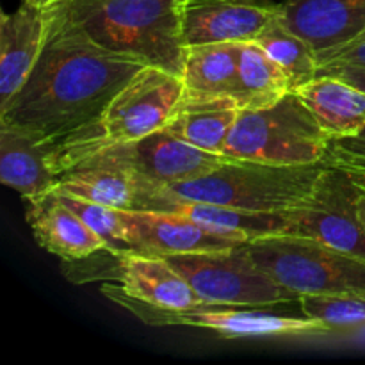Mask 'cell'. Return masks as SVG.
<instances>
[{
    "label": "cell",
    "mask_w": 365,
    "mask_h": 365,
    "mask_svg": "<svg viewBox=\"0 0 365 365\" xmlns=\"http://www.w3.org/2000/svg\"><path fill=\"white\" fill-rule=\"evenodd\" d=\"M45 9L41 56L24 88L0 110V123L34 134L56 159L95 138L110 100L146 64L96 43L59 2Z\"/></svg>",
    "instance_id": "6da1fadb"
},
{
    "label": "cell",
    "mask_w": 365,
    "mask_h": 365,
    "mask_svg": "<svg viewBox=\"0 0 365 365\" xmlns=\"http://www.w3.org/2000/svg\"><path fill=\"white\" fill-rule=\"evenodd\" d=\"M102 46L182 77L185 0H56Z\"/></svg>",
    "instance_id": "7a4b0ae2"
},
{
    "label": "cell",
    "mask_w": 365,
    "mask_h": 365,
    "mask_svg": "<svg viewBox=\"0 0 365 365\" xmlns=\"http://www.w3.org/2000/svg\"><path fill=\"white\" fill-rule=\"evenodd\" d=\"M324 163L282 166L228 159L203 177L166 185L173 195L252 212H285L312 196Z\"/></svg>",
    "instance_id": "3957f363"
},
{
    "label": "cell",
    "mask_w": 365,
    "mask_h": 365,
    "mask_svg": "<svg viewBox=\"0 0 365 365\" xmlns=\"http://www.w3.org/2000/svg\"><path fill=\"white\" fill-rule=\"evenodd\" d=\"M255 262L274 282L302 296H365V259L294 234L248 242Z\"/></svg>",
    "instance_id": "277c9868"
},
{
    "label": "cell",
    "mask_w": 365,
    "mask_h": 365,
    "mask_svg": "<svg viewBox=\"0 0 365 365\" xmlns=\"http://www.w3.org/2000/svg\"><path fill=\"white\" fill-rule=\"evenodd\" d=\"M330 135L321 128L294 91L264 109L239 110L225 143L227 159L282 166L324 163Z\"/></svg>",
    "instance_id": "5b68a950"
},
{
    "label": "cell",
    "mask_w": 365,
    "mask_h": 365,
    "mask_svg": "<svg viewBox=\"0 0 365 365\" xmlns=\"http://www.w3.org/2000/svg\"><path fill=\"white\" fill-rule=\"evenodd\" d=\"M185 86L182 77L146 64L121 91L110 100L98 121L96 135L86 145L53 159L57 173H63L73 163L103 146L135 141L153 134L170 123L178 103L184 98Z\"/></svg>",
    "instance_id": "8992f818"
},
{
    "label": "cell",
    "mask_w": 365,
    "mask_h": 365,
    "mask_svg": "<svg viewBox=\"0 0 365 365\" xmlns=\"http://www.w3.org/2000/svg\"><path fill=\"white\" fill-rule=\"evenodd\" d=\"M70 282L116 280L102 285L106 296H123L157 309L185 310L203 303L189 282L168 262L166 257L141 252L114 253L109 250L64 264Z\"/></svg>",
    "instance_id": "52a82bcc"
},
{
    "label": "cell",
    "mask_w": 365,
    "mask_h": 365,
    "mask_svg": "<svg viewBox=\"0 0 365 365\" xmlns=\"http://www.w3.org/2000/svg\"><path fill=\"white\" fill-rule=\"evenodd\" d=\"M203 303L230 307H274L299 302L274 282L252 257L248 242L210 252L166 257Z\"/></svg>",
    "instance_id": "ba28073f"
},
{
    "label": "cell",
    "mask_w": 365,
    "mask_h": 365,
    "mask_svg": "<svg viewBox=\"0 0 365 365\" xmlns=\"http://www.w3.org/2000/svg\"><path fill=\"white\" fill-rule=\"evenodd\" d=\"M120 307L152 327H192L212 330L228 339L252 337H317L334 328L312 317H292L267 312L269 307H230L200 303L185 310L157 309L132 302L123 296H107Z\"/></svg>",
    "instance_id": "9c48e42d"
},
{
    "label": "cell",
    "mask_w": 365,
    "mask_h": 365,
    "mask_svg": "<svg viewBox=\"0 0 365 365\" xmlns=\"http://www.w3.org/2000/svg\"><path fill=\"white\" fill-rule=\"evenodd\" d=\"M356 200L359 189L351 175L327 164L312 196L284 212L289 234L305 235L365 259V227Z\"/></svg>",
    "instance_id": "30bf717a"
},
{
    "label": "cell",
    "mask_w": 365,
    "mask_h": 365,
    "mask_svg": "<svg viewBox=\"0 0 365 365\" xmlns=\"http://www.w3.org/2000/svg\"><path fill=\"white\" fill-rule=\"evenodd\" d=\"M82 159H98L125 166L163 185L195 180L228 160L221 153H210L189 145L166 128H160L135 141L103 146Z\"/></svg>",
    "instance_id": "8fae6325"
},
{
    "label": "cell",
    "mask_w": 365,
    "mask_h": 365,
    "mask_svg": "<svg viewBox=\"0 0 365 365\" xmlns=\"http://www.w3.org/2000/svg\"><path fill=\"white\" fill-rule=\"evenodd\" d=\"M280 4L248 0H185L182 9V38L187 46L210 43L255 41Z\"/></svg>",
    "instance_id": "7c38bea8"
},
{
    "label": "cell",
    "mask_w": 365,
    "mask_h": 365,
    "mask_svg": "<svg viewBox=\"0 0 365 365\" xmlns=\"http://www.w3.org/2000/svg\"><path fill=\"white\" fill-rule=\"evenodd\" d=\"M134 252L170 257L242 245V239L189 216L152 210H123Z\"/></svg>",
    "instance_id": "4fadbf2b"
},
{
    "label": "cell",
    "mask_w": 365,
    "mask_h": 365,
    "mask_svg": "<svg viewBox=\"0 0 365 365\" xmlns=\"http://www.w3.org/2000/svg\"><path fill=\"white\" fill-rule=\"evenodd\" d=\"M157 184L125 166L82 159L59 175L57 189L113 209L150 210Z\"/></svg>",
    "instance_id": "5bb4252c"
},
{
    "label": "cell",
    "mask_w": 365,
    "mask_h": 365,
    "mask_svg": "<svg viewBox=\"0 0 365 365\" xmlns=\"http://www.w3.org/2000/svg\"><path fill=\"white\" fill-rule=\"evenodd\" d=\"M280 20L323 53L365 34V0H285Z\"/></svg>",
    "instance_id": "9a60e30c"
},
{
    "label": "cell",
    "mask_w": 365,
    "mask_h": 365,
    "mask_svg": "<svg viewBox=\"0 0 365 365\" xmlns=\"http://www.w3.org/2000/svg\"><path fill=\"white\" fill-rule=\"evenodd\" d=\"M46 38V9L21 2L0 20V110L24 88Z\"/></svg>",
    "instance_id": "2e32d148"
},
{
    "label": "cell",
    "mask_w": 365,
    "mask_h": 365,
    "mask_svg": "<svg viewBox=\"0 0 365 365\" xmlns=\"http://www.w3.org/2000/svg\"><path fill=\"white\" fill-rule=\"evenodd\" d=\"M25 220L39 248L59 257L63 262L86 259L107 250L106 242L70 209L57 191L25 200Z\"/></svg>",
    "instance_id": "e0dca14e"
},
{
    "label": "cell",
    "mask_w": 365,
    "mask_h": 365,
    "mask_svg": "<svg viewBox=\"0 0 365 365\" xmlns=\"http://www.w3.org/2000/svg\"><path fill=\"white\" fill-rule=\"evenodd\" d=\"M0 180L24 200L53 191L59 182L53 150L29 130L0 123Z\"/></svg>",
    "instance_id": "ac0fdd59"
},
{
    "label": "cell",
    "mask_w": 365,
    "mask_h": 365,
    "mask_svg": "<svg viewBox=\"0 0 365 365\" xmlns=\"http://www.w3.org/2000/svg\"><path fill=\"white\" fill-rule=\"evenodd\" d=\"M294 93L330 139L353 138L365 128V91L344 78L319 73Z\"/></svg>",
    "instance_id": "d6986e66"
},
{
    "label": "cell",
    "mask_w": 365,
    "mask_h": 365,
    "mask_svg": "<svg viewBox=\"0 0 365 365\" xmlns=\"http://www.w3.org/2000/svg\"><path fill=\"white\" fill-rule=\"evenodd\" d=\"M239 110L230 96L184 95L164 128L196 148L223 155L225 143L237 121Z\"/></svg>",
    "instance_id": "ffe728a7"
},
{
    "label": "cell",
    "mask_w": 365,
    "mask_h": 365,
    "mask_svg": "<svg viewBox=\"0 0 365 365\" xmlns=\"http://www.w3.org/2000/svg\"><path fill=\"white\" fill-rule=\"evenodd\" d=\"M291 91V84L282 68L259 43H237V77L232 98L239 109H264Z\"/></svg>",
    "instance_id": "44dd1931"
},
{
    "label": "cell",
    "mask_w": 365,
    "mask_h": 365,
    "mask_svg": "<svg viewBox=\"0 0 365 365\" xmlns=\"http://www.w3.org/2000/svg\"><path fill=\"white\" fill-rule=\"evenodd\" d=\"M237 77V43H210L185 48L182 81L185 95L230 96Z\"/></svg>",
    "instance_id": "7402d4cb"
},
{
    "label": "cell",
    "mask_w": 365,
    "mask_h": 365,
    "mask_svg": "<svg viewBox=\"0 0 365 365\" xmlns=\"http://www.w3.org/2000/svg\"><path fill=\"white\" fill-rule=\"evenodd\" d=\"M267 56L282 68L292 91L302 88L319 73L317 53L309 41L296 34L280 20V14L266 25L255 38Z\"/></svg>",
    "instance_id": "603a6c76"
},
{
    "label": "cell",
    "mask_w": 365,
    "mask_h": 365,
    "mask_svg": "<svg viewBox=\"0 0 365 365\" xmlns=\"http://www.w3.org/2000/svg\"><path fill=\"white\" fill-rule=\"evenodd\" d=\"M59 198L70 207L73 212L81 216V220L106 242L107 250L114 253L134 252L128 239V228L125 223L123 210L113 209V207L102 205V203L89 202V200L78 198V196L68 195L56 187Z\"/></svg>",
    "instance_id": "cb8c5ba5"
},
{
    "label": "cell",
    "mask_w": 365,
    "mask_h": 365,
    "mask_svg": "<svg viewBox=\"0 0 365 365\" xmlns=\"http://www.w3.org/2000/svg\"><path fill=\"white\" fill-rule=\"evenodd\" d=\"M298 303L303 316L323 321L334 330L365 324V296H302Z\"/></svg>",
    "instance_id": "d4e9b609"
},
{
    "label": "cell",
    "mask_w": 365,
    "mask_h": 365,
    "mask_svg": "<svg viewBox=\"0 0 365 365\" xmlns=\"http://www.w3.org/2000/svg\"><path fill=\"white\" fill-rule=\"evenodd\" d=\"M324 163L349 175L365 178V128L353 138L331 139Z\"/></svg>",
    "instance_id": "484cf974"
},
{
    "label": "cell",
    "mask_w": 365,
    "mask_h": 365,
    "mask_svg": "<svg viewBox=\"0 0 365 365\" xmlns=\"http://www.w3.org/2000/svg\"><path fill=\"white\" fill-rule=\"evenodd\" d=\"M317 63H319V71H330L337 68H365V34L339 48L317 53Z\"/></svg>",
    "instance_id": "4316f807"
},
{
    "label": "cell",
    "mask_w": 365,
    "mask_h": 365,
    "mask_svg": "<svg viewBox=\"0 0 365 365\" xmlns=\"http://www.w3.org/2000/svg\"><path fill=\"white\" fill-rule=\"evenodd\" d=\"M319 73H328V75H335V77H341L344 78V81H348L349 84L356 86V88L364 89L365 91V68H337V70L319 71Z\"/></svg>",
    "instance_id": "83f0119b"
},
{
    "label": "cell",
    "mask_w": 365,
    "mask_h": 365,
    "mask_svg": "<svg viewBox=\"0 0 365 365\" xmlns=\"http://www.w3.org/2000/svg\"><path fill=\"white\" fill-rule=\"evenodd\" d=\"M351 178H353V182L356 184V189H359V200H356V207H359V216L365 227V178L355 177V175H351Z\"/></svg>",
    "instance_id": "f1b7e54d"
},
{
    "label": "cell",
    "mask_w": 365,
    "mask_h": 365,
    "mask_svg": "<svg viewBox=\"0 0 365 365\" xmlns=\"http://www.w3.org/2000/svg\"><path fill=\"white\" fill-rule=\"evenodd\" d=\"M21 2L32 4V6H36V7H43V9H45V7L52 6V4L56 2V0H21Z\"/></svg>",
    "instance_id": "f546056e"
},
{
    "label": "cell",
    "mask_w": 365,
    "mask_h": 365,
    "mask_svg": "<svg viewBox=\"0 0 365 365\" xmlns=\"http://www.w3.org/2000/svg\"><path fill=\"white\" fill-rule=\"evenodd\" d=\"M192 2V0H191ZM248 2H273V0H248Z\"/></svg>",
    "instance_id": "4dcf8cb0"
}]
</instances>
